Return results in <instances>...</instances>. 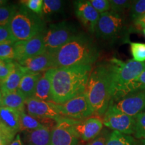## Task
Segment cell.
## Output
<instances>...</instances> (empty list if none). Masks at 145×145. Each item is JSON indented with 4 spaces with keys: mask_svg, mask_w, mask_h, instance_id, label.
Segmentation results:
<instances>
[{
    "mask_svg": "<svg viewBox=\"0 0 145 145\" xmlns=\"http://www.w3.org/2000/svg\"><path fill=\"white\" fill-rule=\"evenodd\" d=\"M92 69V65L50 69L52 102L62 104L84 93Z\"/></svg>",
    "mask_w": 145,
    "mask_h": 145,
    "instance_id": "1",
    "label": "cell"
},
{
    "mask_svg": "<svg viewBox=\"0 0 145 145\" xmlns=\"http://www.w3.org/2000/svg\"><path fill=\"white\" fill-rule=\"evenodd\" d=\"M99 52L89 36L78 33L59 49L51 54L53 69L92 65L97 61Z\"/></svg>",
    "mask_w": 145,
    "mask_h": 145,
    "instance_id": "2",
    "label": "cell"
},
{
    "mask_svg": "<svg viewBox=\"0 0 145 145\" xmlns=\"http://www.w3.org/2000/svg\"><path fill=\"white\" fill-rule=\"evenodd\" d=\"M85 93L94 114L104 116L112 101L111 82L108 64L101 63L93 68Z\"/></svg>",
    "mask_w": 145,
    "mask_h": 145,
    "instance_id": "3",
    "label": "cell"
},
{
    "mask_svg": "<svg viewBox=\"0 0 145 145\" xmlns=\"http://www.w3.org/2000/svg\"><path fill=\"white\" fill-rule=\"evenodd\" d=\"M107 64L111 82L112 101L131 92L134 81L145 69V63L136 62L133 59L123 61L114 57Z\"/></svg>",
    "mask_w": 145,
    "mask_h": 145,
    "instance_id": "4",
    "label": "cell"
},
{
    "mask_svg": "<svg viewBox=\"0 0 145 145\" xmlns=\"http://www.w3.org/2000/svg\"><path fill=\"white\" fill-rule=\"evenodd\" d=\"M8 26L16 42L31 39L43 33L47 28L40 16L21 3Z\"/></svg>",
    "mask_w": 145,
    "mask_h": 145,
    "instance_id": "5",
    "label": "cell"
},
{
    "mask_svg": "<svg viewBox=\"0 0 145 145\" xmlns=\"http://www.w3.org/2000/svg\"><path fill=\"white\" fill-rule=\"evenodd\" d=\"M77 34L73 24L69 22L50 24L43 33L46 52L53 53Z\"/></svg>",
    "mask_w": 145,
    "mask_h": 145,
    "instance_id": "6",
    "label": "cell"
},
{
    "mask_svg": "<svg viewBox=\"0 0 145 145\" xmlns=\"http://www.w3.org/2000/svg\"><path fill=\"white\" fill-rule=\"evenodd\" d=\"M126 28V20L122 14L109 11L100 14L95 32L99 39L113 40L123 34Z\"/></svg>",
    "mask_w": 145,
    "mask_h": 145,
    "instance_id": "7",
    "label": "cell"
},
{
    "mask_svg": "<svg viewBox=\"0 0 145 145\" xmlns=\"http://www.w3.org/2000/svg\"><path fill=\"white\" fill-rule=\"evenodd\" d=\"M57 107L62 116L71 119L80 120L94 115L85 92L62 104H57Z\"/></svg>",
    "mask_w": 145,
    "mask_h": 145,
    "instance_id": "8",
    "label": "cell"
},
{
    "mask_svg": "<svg viewBox=\"0 0 145 145\" xmlns=\"http://www.w3.org/2000/svg\"><path fill=\"white\" fill-rule=\"evenodd\" d=\"M102 120L104 126L113 131L126 135H134L135 118L119 111L111 104L104 115Z\"/></svg>",
    "mask_w": 145,
    "mask_h": 145,
    "instance_id": "9",
    "label": "cell"
},
{
    "mask_svg": "<svg viewBox=\"0 0 145 145\" xmlns=\"http://www.w3.org/2000/svg\"><path fill=\"white\" fill-rule=\"evenodd\" d=\"M110 104L119 111L132 117H136L145 111V89H139L130 92Z\"/></svg>",
    "mask_w": 145,
    "mask_h": 145,
    "instance_id": "10",
    "label": "cell"
},
{
    "mask_svg": "<svg viewBox=\"0 0 145 145\" xmlns=\"http://www.w3.org/2000/svg\"><path fill=\"white\" fill-rule=\"evenodd\" d=\"M75 120L63 118L51 131L50 145H77L79 137L74 130Z\"/></svg>",
    "mask_w": 145,
    "mask_h": 145,
    "instance_id": "11",
    "label": "cell"
},
{
    "mask_svg": "<svg viewBox=\"0 0 145 145\" xmlns=\"http://www.w3.org/2000/svg\"><path fill=\"white\" fill-rule=\"evenodd\" d=\"M25 107L27 114L36 118L52 120L57 122L64 118L60 114L57 104L52 101H42L30 97L26 100Z\"/></svg>",
    "mask_w": 145,
    "mask_h": 145,
    "instance_id": "12",
    "label": "cell"
},
{
    "mask_svg": "<svg viewBox=\"0 0 145 145\" xmlns=\"http://www.w3.org/2000/svg\"><path fill=\"white\" fill-rule=\"evenodd\" d=\"M20 112L14 109L0 106V133L5 138L9 144L20 132Z\"/></svg>",
    "mask_w": 145,
    "mask_h": 145,
    "instance_id": "13",
    "label": "cell"
},
{
    "mask_svg": "<svg viewBox=\"0 0 145 145\" xmlns=\"http://www.w3.org/2000/svg\"><path fill=\"white\" fill-rule=\"evenodd\" d=\"M43 33L34 36L28 40L16 42L14 44V48L17 55L16 62L36 57L46 52Z\"/></svg>",
    "mask_w": 145,
    "mask_h": 145,
    "instance_id": "14",
    "label": "cell"
},
{
    "mask_svg": "<svg viewBox=\"0 0 145 145\" xmlns=\"http://www.w3.org/2000/svg\"><path fill=\"white\" fill-rule=\"evenodd\" d=\"M104 123L99 116H92L84 120H75L74 130L79 139L85 142L91 141L103 130Z\"/></svg>",
    "mask_w": 145,
    "mask_h": 145,
    "instance_id": "15",
    "label": "cell"
},
{
    "mask_svg": "<svg viewBox=\"0 0 145 145\" xmlns=\"http://www.w3.org/2000/svg\"><path fill=\"white\" fill-rule=\"evenodd\" d=\"M75 14L82 24L91 33H94L99 20V14L90 4L89 1H77L75 2Z\"/></svg>",
    "mask_w": 145,
    "mask_h": 145,
    "instance_id": "16",
    "label": "cell"
},
{
    "mask_svg": "<svg viewBox=\"0 0 145 145\" xmlns=\"http://www.w3.org/2000/svg\"><path fill=\"white\" fill-rule=\"evenodd\" d=\"M18 63L30 72H44L53 69L51 54L47 52Z\"/></svg>",
    "mask_w": 145,
    "mask_h": 145,
    "instance_id": "17",
    "label": "cell"
},
{
    "mask_svg": "<svg viewBox=\"0 0 145 145\" xmlns=\"http://www.w3.org/2000/svg\"><path fill=\"white\" fill-rule=\"evenodd\" d=\"M28 71L24 67L16 62L13 71L4 80L0 81V91L2 95L17 91L24 76Z\"/></svg>",
    "mask_w": 145,
    "mask_h": 145,
    "instance_id": "18",
    "label": "cell"
},
{
    "mask_svg": "<svg viewBox=\"0 0 145 145\" xmlns=\"http://www.w3.org/2000/svg\"><path fill=\"white\" fill-rule=\"evenodd\" d=\"M51 131L50 126H45L32 131L24 132L26 145H50Z\"/></svg>",
    "mask_w": 145,
    "mask_h": 145,
    "instance_id": "19",
    "label": "cell"
},
{
    "mask_svg": "<svg viewBox=\"0 0 145 145\" xmlns=\"http://www.w3.org/2000/svg\"><path fill=\"white\" fill-rule=\"evenodd\" d=\"M32 97L39 100L52 101V85L50 69L42 72L36 84Z\"/></svg>",
    "mask_w": 145,
    "mask_h": 145,
    "instance_id": "20",
    "label": "cell"
},
{
    "mask_svg": "<svg viewBox=\"0 0 145 145\" xmlns=\"http://www.w3.org/2000/svg\"><path fill=\"white\" fill-rule=\"evenodd\" d=\"M42 72H28L22 79L18 91L24 96L26 99L34 95L36 84L42 76Z\"/></svg>",
    "mask_w": 145,
    "mask_h": 145,
    "instance_id": "21",
    "label": "cell"
},
{
    "mask_svg": "<svg viewBox=\"0 0 145 145\" xmlns=\"http://www.w3.org/2000/svg\"><path fill=\"white\" fill-rule=\"evenodd\" d=\"M26 99L18 91L2 95L0 106H4L17 110L19 112H25Z\"/></svg>",
    "mask_w": 145,
    "mask_h": 145,
    "instance_id": "22",
    "label": "cell"
},
{
    "mask_svg": "<svg viewBox=\"0 0 145 145\" xmlns=\"http://www.w3.org/2000/svg\"><path fill=\"white\" fill-rule=\"evenodd\" d=\"M41 120H42L36 118L25 112H20V132H24L41 128L45 126Z\"/></svg>",
    "mask_w": 145,
    "mask_h": 145,
    "instance_id": "23",
    "label": "cell"
},
{
    "mask_svg": "<svg viewBox=\"0 0 145 145\" xmlns=\"http://www.w3.org/2000/svg\"><path fill=\"white\" fill-rule=\"evenodd\" d=\"M106 145H136L135 138L117 131L111 132Z\"/></svg>",
    "mask_w": 145,
    "mask_h": 145,
    "instance_id": "24",
    "label": "cell"
},
{
    "mask_svg": "<svg viewBox=\"0 0 145 145\" xmlns=\"http://www.w3.org/2000/svg\"><path fill=\"white\" fill-rule=\"evenodd\" d=\"M18 7L19 5L17 4H7L0 6V26H8Z\"/></svg>",
    "mask_w": 145,
    "mask_h": 145,
    "instance_id": "25",
    "label": "cell"
},
{
    "mask_svg": "<svg viewBox=\"0 0 145 145\" xmlns=\"http://www.w3.org/2000/svg\"><path fill=\"white\" fill-rule=\"evenodd\" d=\"M128 42L132 59L136 62L145 63V43Z\"/></svg>",
    "mask_w": 145,
    "mask_h": 145,
    "instance_id": "26",
    "label": "cell"
},
{
    "mask_svg": "<svg viewBox=\"0 0 145 145\" xmlns=\"http://www.w3.org/2000/svg\"><path fill=\"white\" fill-rule=\"evenodd\" d=\"M63 3L61 0H44L42 14L51 15L58 13L62 10Z\"/></svg>",
    "mask_w": 145,
    "mask_h": 145,
    "instance_id": "27",
    "label": "cell"
},
{
    "mask_svg": "<svg viewBox=\"0 0 145 145\" xmlns=\"http://www.w3.org/2000/svg\"><path fill=\"white\" fill-rule=\"evenodd\" d=\"M134 137L137 139L145 138V111L135 117Z\"/></svg>",
    "mask_w": 145,
    "mask_h": 145,
    "instance_id": "28",
    "label": "cell"
},
{
    "mask_svg": "<svg viewBox=\"0 0 145 145\" xmlns=\"http://www.w3.org/2000/svg\"><path fill=\"white\" fill-rule=\"evenodd\" d=\"M133 1L128 0H110V11L121 14L131 8Z\"/></svg>",
    "mask_w": 145,
    "mask_h": 145,
    "instance_id": "29",
    "label": "cell"
},
{
    "mask_svg": "<svg viewBox=\"0 0 145 145\" xmlns=\"http://www.w3.org/2000/svg\"><path fill=\"white\" fill-rule=\"evenodd\" d=\"M16 61L0 59V81L6 79L16 67Z\"/></svg>",
    "mask_w": 145,
    "mask_h": 145,
    "instance_id": "30",
    "label": "cell"
},
{
    "mask_svg": "<svg viewBox=\"0 0 145 145\" xmlns=\"http://www.w3.org/2000/svg\"><path fill=\"white\" fill-rule=\"evenodd\" d=\"M144 14H145V0L134 1L130 9V16L131 19L134 22Z\"/></svg>",
    "mask_w": 145,
    "mask_h": 145,
    "instance_id": "31",
    "label": "cell"
},
{
    "mask_svg": "<svg viewBox=\"0 0 145 145\" xmlns=\"http://www.w3.org/2000/svg\"><path fill=\"white\" fill-rule=\"evenodd\" d=\"M16 57L17 55L14 48V44L0 45V59L16 61Z\"/></svg>",
    "mask_w": 145,
    "mask_h": 145,
    "instance_id": "32",
    "label": "cell"
},
{
    "mask_svg": "<svg viewBox=\"0 0 145 145\" xmlns=\"http://www.w3.org/2000/svg\"><path fill=\"white\" fill-rule=\"evenodd\" d=\"M16 42L9 26H0V45L14 44Z\"/></svg>",
    "mask_w": 145,
    "mask_h": 145,
    "instance_id": "33",
    "label": "cell"
},
{
    "mask_svg": "<svg viewBox=\"0 0 145 145\" xmlns=\"http://www.w3.org/2000/svg\"><path fill=\"white\" fill-rule=\"evenodd\" d=\"M20 3L40 17L42 15L43 0H26L21 1Z\"/></svg>",
    "mask_w": 145,
    "mask_h": 145,
    "instance_id": "34",
    "label": "cell"
},
{
    "mask_svg": "<svg viewBox=\"0 0 145 145\" xmlns=\"http://www.w3.org/2000/svg\"><path fill=\"white\" fill-rule=\"evenodd\" d=\"M89 2L99 14L110 11V0H89Z\"/></svg>",
    "mask_w": 145,
    "mask_h": 145,
    "instance_id": "35",
    "label": "cell"
},
{
    "mask_svg": "<svg viewBox=\"0 0 145 145\" xmlns=\"http://www.w3.org/2000/svg\"><path fill=\"white\" fill-rule=\"evenodd\" d=\"M110 134L111 132H109L108 130H102L101 133L97 137L90 141L87 145H106Z\"/></svg>",
    "mask_w": 145,
    "mask_h": 145,
    "instance_id": "36",
    "label": "cell"
},
{
    "mask_svg": "<svg viewBox=\"0 0 145 145\" xmlns=\"http://www.w3.org/2000/svg\"><path fill=\"white\" fill-rule=\"evenodd\" d=\"M145 89V69L134 81L133 84H132V91L136 89Z\"/></svg>",
    "mask_w": 145,
    "mask_h": 145,
    "instance_id": "37",
    "label": "cell"
},
{
    "mask_svg": "<svg viewBox=\"0 0 145 145\" xmlns=\"http://www.w3.org/2000/svg\"><path fill=\"white\" fill-rule=\"evenodd\" d=\"M134 25L137 29L145 28V14L134 21Z\"/></svg>",
    "mask_w": 145,
    "mask_h": 145,
    "instance_id": "38",
    "label": "cell"
},
{
    "mask_svg": "<svg viewBox=\"0 0 145 145\" xmlns=\"http://www.w3.org/2000/svg\"><path fill=\"white\" fill-rule=\"evenodd\" d=\"M9 145H23L22 144V141L21 137L20 135H17L14 140L12 141Z\"/></svg>",
    "mask_w": 145,
    "mask_h": 145,
    "instance_id": "39",
    "label": "cell"
},
{
    "mask_svg": "<svg viewBox=\"0 0 145 145\" xmlns=\"http://www.w3.org/2000/svg\"><path fill=\"white\" fill-rule=\"evenodd\" d=\"M8 140L5 139V138L0 133V145H9Z\"/></svg>",
    "mask_w": 145,
    "mask_h": 145,
    "instance_id": "40",
    "label": "cell"
},
{
    "mask_svg": "<svg viewBox=\"0 0 145 145\" xmlns=\"http://www.w3.org/2000/svg\"><path fill=\"white\" fill-rule=\"evenodd\" d=\"M136 145H145V138L140 139L138 142H136Z\"/></svg>",
    "mask_w": 145,
    "mask_h": 145,
    "instance_id": "41",
    "label": "cell"
},
{
    "mask_svg": "<svg viewBox=\"0 0 145 145\" xmlns=\"http://www.w3.org/2000/svg\"><path fill=\"white\" fill-rule=\"evenodd\" d=\"M8 4V1L6 0H0V6H3Z\"/></svg>",
    "mask_w": 145,
    "mask_h": 145,
    "instance_id": "42",
    "label": "cell"
},
{
    "mask_svg": "<svg viewBox=\"0 0 145 145\" xmlns=\"http://www.w3.org/2000/svg\"><path fill=\"white\" fill-rule=\"evenodd\" d=\"M1 98H2V93H1V91H0V104H1Z\"/></svg>",
    "mask_w": 145,
    "mask_h": 145,
    "instance_id": "43",
    "label": "cell"
},
{
    "mask_svg": "<svg viewBox=\"0 0 145 145\" xmlns=\"http://www.w3.org/2000/svg\"><path fill=\"white\" fill-rule=\"evenodd\" d=\"M142 32H143V34H144V37H145V28H144V29H142Z\"/></svg>",
    "mask_w": 145,
    "mask_h": 145,
    "instance_id": "44",
    "label": "cell"
},
{
    "mask_svg": "<svg viewBox=\"0 0 145 145\" xmlns=\"http://www.w3.org/2000/svg\"><path fill=\"white\" fill-rule=\"evenodd\" d=\"M77 145H82V144H77Z\"/></svg>",
    "mask_w": 145,
    "mask_h": 145,
    "instance_id": "45",
    "label": "cell"
}]
</instances>
